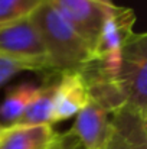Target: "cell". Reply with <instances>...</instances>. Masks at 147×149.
Returning <instances> with one entry per match:
<instances>
[{"label":"cell","mask_w":147,"mask_h":149,"mask_svg":"<svg viewBox=\"0 0 147 149\" xmlns=\"http://www.w3.org/2000/svg\"><path fill=\"white\" fill-rule=\"evenodd\" d=\"M30 19L46 51L50 74L84 72L88 68L92 62L91 47L46 0L30 15Z\"/></svg>","instance_id":"obj_1"},{"label":"cell","mask_w":147,"mask_h":149,"mask_svg":"<svg viewBox=\"0 0 147 149\" xmlns=\"http://www.w3.org/2000/svg\"><path fill=\"white\" fill-rule=\"evenodd\" d=\"M124 106L147 114V35L134 32L124 44L120 65L111 78Z\"/></svg>","instance_id":"obj_2"},{"label":"cell","mask_w":147,"mask_h":149,"mask_svg":"<svg viewBox=\"0 0 147 149\" xmlns=\"http://www.w3.org/2000/svg\"><path fill=\"white\" fill-rule=\"evenodd\" d=\"M134 23L136 13L130 7L112 4L107 12L102 29L92 49L91 65L112 78L120 65L121 49L134 33Z\"/></svg>","instance_id":"obj_3"},{"label":"cell","mask_w":147,"mask_h":149,"mask_svg":"<svg viewBox=\"0 0 147 149\" xmlns=\"http://www.w3.org/2000/svg\"><path fill=\"white\" fill-rule=\"evenodd\" d=\"M0 55L22 64L28 71L50 74L46 51L30 16L0 25Z\"/></svg>","instance_id":"obj_4"},{"label":"cell","mask_w":147,"mask_h":149,"mask_svg":"<svg viewBox=\"0 0 147 149\" xmlns=\"http://www.w3.org/2000/svg\"><path fill=\"white\" fill-rule=\"evenodd\" d=\"M94 49L108 9L95 0H46Z\"/></svg>","instance_id":"obj_5"},{"label":"cell","mask_w":147,"mask_h":149,"mask_svg":"<svg viewBox=\"0 0 147 149\" xmlns=\"http://www.w3.org/2000/svg\"><path fill=\"white\" fill-rule=\"evenodd\" d=\"M102 149H147V114L128 106L114 110Z\"/></svg>","instance_id":"obj_6"},{"label":"cell","mask_w":147,"mask_h":149,"mask_svg":"<svg viewBox=\"0 0 147 149\" xmlns=\"http://www.w3.org/2000/svg\"><path fill=\"white\" fill-rule=\"evenodd\" d=\"M110 117L111 113L90 97L87 104L75 114L69 135L82 149H102L110 133Z\"/></svg>","instance_id":"obj_7"},{"label":"cell","mask_w":147,"mask_h":149,"mask_svg":"<svg viewBox=\"0 0 147 149\" xmlns=\"http://www.w3.org/2000/svg\"><path fill=\"white\" fill-rule=\"evenodd\" d=\"M0 149H69L66 133H56L50 125L6 126L0 136Z\"/></svg>","instance_id":"obj_8"},{"label":"cell","mask_w":147,"mask_h":149,"mask_svg":"<svg viewBox=\"0 0 147 149\" xmlns=\"http://www.w3.org/2000/svg\"><path fill=\"white\" fill-rule=\"evenodd\" d=\"M90 99L87 83L81 72H65L55 84L52 123L74 117Z\"/></svg>","instance_id":"obj_9"},{"label":"cell","mask_w":147,"mask_h":149,"mask_svg":"<svg viewBox=\"0 0 147 149\" xmlns=\"http://www.w3.org/2000/svg\"><path fill=\"white\" fill-rule=\"evenodd\" d=\"M39 87L32 84H20L10 87L6 93V97L0 103V119L9 126L16 125L32 99L36 96Z\"/></svg>","instance_id":"obj_10"},{"label":"cell","mask_w":147,"mask_h":149,"mask_svg":"<svg viewBox=\"0 0 147 149\" xmlns=\"http://www.w3.org/2000/svg\"><path fill=\"white\" fill-rule=\"evenodd\" d=\"M56 84V83H55ZM55 84L39 87L36 96L32 99L20 120L16 125L20 126H42L52 125V107H53V94Z\"/></svg>","instance_id":"obj_11"},{"label":"cell","mask_w":147,"mask_h":149,"mask_svg":"<svg viewBox=\"0 0 147 149\" xmlns=\"http://www.w3.org/2000/svg\"><path fill=\"white\" fill-rule=\"evenodd\" d=\"M43 0H0V25L29 17Z\"/></svg>","instance_id":"obj_12"},{"label":"cell","mask_w":147,"mask_h":149,"mask_svg":"<svg viewBox=\"0 0 147 149\" xmlns=\"http://www.w3.org/2000/svg\"><path fill=\"white\" fill-rule=\"evenodd\" d=\"M20 71H26L22 64L0 55V87H3L9 80H12Z\"/></svg>","instance_id":"obj_13"},{"label":"cell","mask_w":147,"mask_h":149,"mask_svg":"<svg viewBox=\"0 0 147 149\" xmlns=\"http://www.w3.org/2000/svg\"><path fill=\"white\" fill-rule=\"evenodd\" d=\"M95 1L101 3V4H105V6H111V4H114L112 0H95Z\"/></svg>","instance_id":"obj_14"},{"label":"cell","mask_w":147,"mask_h":149,"mask_svg":"<svg viewBox=\"0 0 147 149\" xmlns=\"http://www.w3.org/2000/svg\"><path fill=\"white\" fill-rule=\"evenodd\" d=\"M4 129H6V126H3V125H0V136L3 135V132H4Z\"/></svg>","instance_id":"obj_15"},{"label":"cell","mask_w":147,"mask_h":149,"mask_svg":"<svg viewBox=\"0 0 147 149\" xmlns=\"http://www.w3.org/2000/svg\"><path fill=\"white\" fill-rule=\"evenodd\" d=\"M69 149H75V148H69Z\"/></svg>","instance_id":"obj_16"}]
</instances>
